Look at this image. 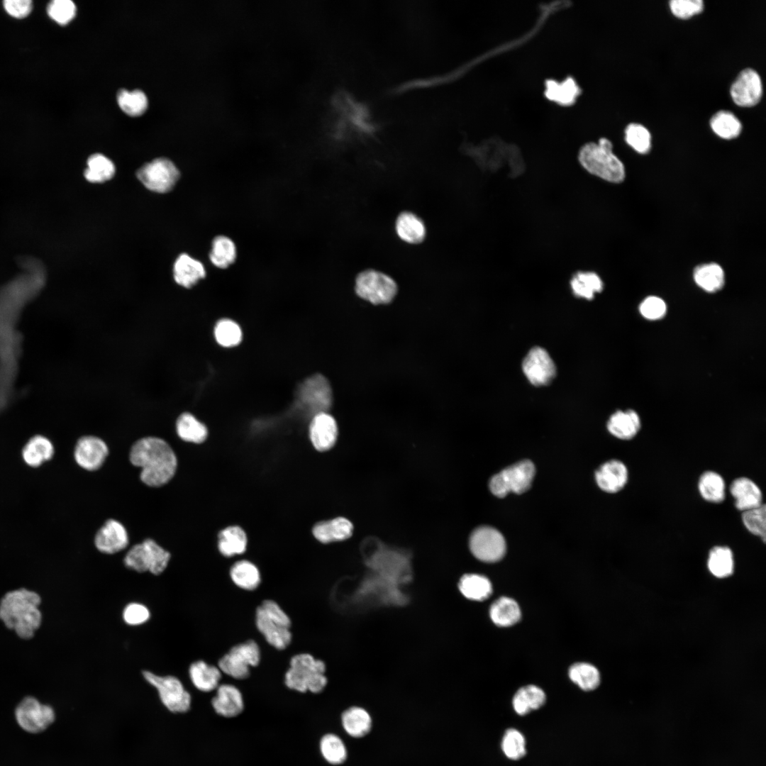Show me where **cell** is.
Masks as SVG:
<instances>
[{
	"label": "cell",
	"mask_w": 766,
	"mask_h": 766,
	"mask_svg": "<svg viewBox=\"0 0 766 766\" xmlns=\"http://www.w3.org/2000/svg\"><path fill=\"white\" fill-rule=\"evenodd\" d=\"M131 463L142 469L140 479L150 487H160L174 475L177 461L170 445L157 437L137 440L130 452Z\"/></svg>",
	"instance_id": "1"
},
{
	"label": "cell",
	"mask_w": 766,
	"mask_h": 766,
	"mask_svg": "<svg viewBox=\"0 0 766 766\" xmlns=\"http://www.w3.org/2000/svg\"><path fill=\"white\" fill-rule=\"evenodd\" d=\"M38 594L24 588L7 592L0 601V619L23 639L34 635L42 622Z\"/></svg>",
	"instance_id": "2"
},
{
	"label": "cell",
	"mask_w": 766,
	"mask_h": 766,
	"mask_svg": "<svg viewBox=\"0 0 766 766\" xmlns=\"http://www.w3.org/2000/svg\"><path fill=\"white\" fill-rule=\"evenodd\" d=\"M580 165L590 174L611 183H620L626 176L624 165L613 152L611 142L600 138L584 144L578 152Z\"/></svg>",
	"instance_id": "3"
},
{
	"label": "cell",
	"mask_w": 766,
	"mask_h": 766,
	"mask_svg": "<svg viewBox=\"0 0 766 766\" xmlns=\"http://www.w3.org/2000/svg\"><path fill=\"white\" fill-rule=\"evenodd\" d=\"M335 111L334 130L343 135L353 133L366 138L375 135L379 130L369 107L349 94L337 98Z\"/></svg>",
	"instance_id": "4"
},
{
	"label": "cell",
	"mask_w": 766,
	"mask_h": 766,
	"mask_svg": "<svg viewBox=\"0 0 766 766\" xmlns=\"http://www.w3.org/2000/svg\"><path fill=\"white\" fill-rule=\"evenodd\" d=\"M326 670L323 660L306 653L296 654L290 660L289 668L284 674V684L299 692L320 693L328 683Z\"/></svg>",
	"instance_id": "5"
},
{
	"label": "cell",
	"mask_w": 766,
	"mask_h": 766,
	"mask_svg": "<svg viewBox=\"0 0 766 766\" xmlns=\"http://www.w3.org/2000/svg\"><path fill=\"white\" fill-rule=\"evenodd\" d=\"M255 625L265 640L277 650H284L290 644L291 619L276 601L266 599L257 606Z\"/></svg>",
	"instance_id": "6"
},
{
	"label": "cell",
	"mask_w": 766,
	"mask_h": 766,
	"mask_svg": "<svg viewBox=\"0 0 766 766\" xmlns=\"http://www.w3.org/2000/svg\"><path fill=\"white\" fill-rule=\"evenodd\" d=\"M143 675L157 690L162 705L168 712L182 715L190 711L192 696L177 677L160 676L148 670L143 671Z\"/></svg>",
	"instance_id": "7"
},
{
	"label": "cell",
	"mask_w": 766,
	"mask_h": 766,
	"mask_svg": "<svg viewBox=\"0 0 766 766\" xmlns=\"http://www.w3.org/2000/svg\"><path fill=\"white\" fill-rule=\"evenodd\" d=\"M397 290V284L390 276L376 270H365L355 278L356 294L373 304L391 302L396 295Z\"/></svg>",
	"instance_id": "8"
},
{
	"label": "cell",
	"mask_w": 766,
	"mask_h": 766,
	"mask_svg": "<svg viewBox=\"0 0 766 766\" xmlns=\"http://www.w3.org/2000/svg\"><path fill=\"white\" fill-rule=\"evenodd\" d=\"M535 472V466L531 461L521 460L494 475L489 481L490 491L500 498L509 492L522 494L531 487Z\"/></svg>",
	"instance_id": "9"
},
{
	"label": "cell",
	"mask_w": 766,
	"mask_h": 766,
	"mask_svg": "<svg viewBox=\"0 0 766 766\" xmlns=\"http://www.w3.org/2000/svg\"><path fill=\"white\" fill-rule=\"evenodd\" d=\"M261 651L253 640L233 646L220 658L218 667L221 672L235 679H245L250 676V668L259 665Z\"/></svg>",
	"instance_id": "10"
},
{
	"label": "cell",
	"mask_w": 766,
	"mask_h": 766,
	"mask_svg": "<svg viewBox=\"0 0 766 766\" xmlns=\"http://www.w3.org/2000/svg\"><path fill=\"white\" fill-rule=\"evenodd\" d=\"M170 553L152 539L133 545L124 558L125 565L138 572L149 571L153 574H161L167 567Z\"/></svg>",
	"instance_id": "11"
},
{
	"label": "cell",
	"mask_w": 766,
	"mask_h": 766,
	"mask_svg": "<svg viewBox=\"0 0 766 766\" xmlns=\"http://www.w3.org/2000/svg\"><path fill=\"white\" fill-rule=\"evenodd\" d=\"M136 175L150 191L166 193L174 188L180 173L170 160L159 157L143 165L138 170Z\"/></svg>",
	"instance_id": "12"
},
{
	"label": "cell",
	"mask_w": 766,
	"mask_h": 766,
	"mask_svg": "<svg viewBox=\"0 0 766 766\" xmlns=\"http://www.w3.org/2000/svg\"><path fill=\"white\" fill-rule=\"evenodd\" d=\"M18 725L26 732L39 733L48 728L55 721L54 709L39 701L36 698L23 699L15 709Z\"/></svg>",
	"instance_id": "13"
},
{
	"label": "cell",
	"mask_w": 766,
	"mask_h": 766,
	"mask_svg": "<svg viewBox=\"0 0 766 766\" xmlns=\"http://www.w3.org/2000/svg\"><path fill=\"white\" fill-rule=\"evenodd\" d=\"M297 402L301 409L313 416L328 412L333 403V394L328 379L315 374L304 380L297 392Z\"/></svg>",
	"instance_id": "14"
},
{
	"label": "cell",
	"mask_w": 766,
	"mask_h": 766,
	"mask_svg": "<svg viewBox=\"0 0 766 766\" xmlns=\"http://www.w3.org/2000/svg\"><path fill=\"white\" fill-rule=\"evenodd\" d=\"M470 551L478 560L494 562L501 560L506 553V542L501 533L490 526H481L471 534Z\"/></svg>",
	"instance_id": "15"
},
{
	"label": "cell",
	"mask_w": 766,
	"mask_h": 766,
	"mask_svg": "<svg viewBox=\"0 0 766 766\" xmlns=\"http://www.w3.org/2000/svg\"><path fill=\"white\" fill-rule=\"evenodd\" d=\"M522 369L528 381L536 387L549 384L556 375L553 360L540 347H534L528 352L523 360Z\"/></svg>",
	"instance_id": "16"
},
{
	"label": "cell",
	"mask_w": 766,
	"mask_h": 766,
	"mask_svg": "<svg viewBox=\"0 0 766 766\" xmlns=\"http://www.w3.org/2000/svg\"><path fill=\"white\" fill-rule=\"evenodd\" d=\"M736 104L743 107L756 105L762 94V84L758 73L751 68L743 70L730 89Z\"/></svg>",
	"instance_id": "17"
},
{
	"label": "cell",
	"mask_w": 766,
	"mask_h": 766,
	"mask_svg": "<svg viewBox=\"0 0 766 766\" xmlns=\"http://www.w3.org/2000/svg\"><path fill=\"white\" fill-rule=\"evenodd\" d=\"M108 453V447L101 438L86 435L80 438L76 444L74 459L82 468L94 471L102 465Z\"/></svg>",
	"instance_id": "18"
},
{
	"label": "cell",
	"mask_w": 766,
	"mask_h": 766,
	"mask_svg": "<svg viewBox=\"0 0 766 766\" xmlns=\"http://www.w3.org/2000/svg\"><path fill=\"white\" fill-rule=\"evenodd\" d=\"M309 436L314 448L326 451L333 447L338 437V426L335 418L328 412L315 414L309 426Z\"/></svg>",
	"instance_id": "19"
},
{
	"label": "cell",
	"mask_w": 766,
	"mask_h": 766,
	"mask_svg": "<svg viewBox=\"0 0 766 766\" xmlns=\"http://www.w3.org/2000/svg\"><path fill=\"white\" fill-rule=\"evenodd\" d=\"M211 706L219 716L234 718L244 709L243 696L240 689L231 684H219L211 699Z\"/></svg>",
	"instance_id": "20"
},
{
	"label": "cell",
	"mask_w": 766,
	"mask_h": 766,
	"mask_svg": "<svg viewBox=\"0 0 766 766\" xmlns=\"http://www.w3.org/2000/svg\"><path fill=\"white\" fill-rule=\"evenodd\" d=\"M94 542L100 552L113 554L127 547L128 536L126 528L120 522L110 519L98 531Z\"/></svg>",
	"instance_id": "21"
},
{
	"label": "cell",
	"mask_w": 766,
	"mask_h": 766,
	"mask_svg": "<svg viewBox=\"0 0 766 766\" xmlns=\"http://www.w3.org/2000/svg\"><path fill=\"white\" fill-rule=\"evenodd\" d=\"M628 479L626 466L618 460L606 462L595 472V479L599 487L610 494L621 491L626 484Z\"/></svg>",
	"instance_id": "22"
},
{
	"label": "cell",
	"mask_w": 766,
	"mask_h": 766,
	"mask_svg": "<svg viewBox=\"0 0 766 766\" xmlns=\"http://www.w3.org/2000/svg\"><path fill=\"white\" fill-rule=\"evenodd\" d=\"M206 275L205 265L187 253L179 255L173 266V277L179 286L189 289Z\"/></svg>",
	"instance_id": "23"
},
{
	"label": "cell",
	"mask_w": 766,
	"mask_h": 766,
	"mask_svg": "<svg viewBox=\"0 0 766 766\" xmlns=\"http://www.w3.org/2000/svg\"><path fill=\"white\" fill-rule=\"evenodd\" d=\"M734 499L735 507L745 511L762 504V494L760 487L750 478L740 477L735 479L729 487Z\"/></svg>",
	"instance_id": "24"
},
{
	"label": "cell",
	"mask_w": 766,
	"mask_h": 766,
	"mask_svg": "<svg viewBox=\"0 0 766 766\" xmlns=\"http://www.w3.org/2000/svg\"><path fill=\"white\" fill-rule=\"evenodd\" d=\"M238 257L237 244L231 236L220 234L213 238L209 259L213 267L219 270H227L236 262Z\"/></svg>",
	"instance_id": "25"
},
{
	"label": "cell",
	"mask_w": 766,
	"mask_h": 766,
	"mask_svg": "<svg viewBox=\"0 0 766 766\" xmlns=\"http://www.w3.org/2000/svg\"><path fill=\"white\" fill-rule=\"evenodd\" d=\"M640 428V418L633 410L617 411L610 416L607 422L609 432L621 440L633 438Z\"/></svg>",
	"instance_id": "26"
},
{
	"label": "cell",
	"mask_w": 766,
	"mask_h": 766,
	"mask_svg": "<svg viewBox=\"0 0 766 766\" xmlns=\"http://www.w3.org/2000/svg\"><path fill=\"white\" fill-rule=\"evenodd\" d=\"M395 230L398 237L409 244H419L423 241L426 228L423 221L411 211H402L395 221Z\"/></svg>",
	"instance_id": "27"
},
{
	"label": "cell",
	"mask_w": 766,
	"mask_h": 766,
	"mask_svg": "<svg viewBox=\"0 0 766 766\" xmlns=\"http://www.w3.org/2000/svg\"><path fill=\"white\" fill-rule=\"evenodd\" d=\"M189 675L194 687L205 693L216 690L222 677V672L218 667L203 660L192 663L189 668Z\"/></svg>",
	"instance_id": "28"
},
{
	"label": "cell",
	"mask_w": 766,
	"mask_h": 766,
	"mask_svg": "<svg viewBox=\"0 0 766 766\" xmlns=\"http://www.w3.org/2000/svg\"><path fill=\"white\" fill-rule=\"evenodd\" d=\"M352 523L344 517H338L317 523L313 528L314 537L323 543L341 541L353 534Z\"/></svg>",
	"instance_id": "29"
},
{
	"label": "cell",
	"mask_w": 766,
	"mask_h": 766,
	"mask_svg": "<svg viewBox=\"0 0 766 766\" xmlns=\"http://www.w3.org/2000/svg\"><path fill=\"white\" fill-rule=\"evenodd\" d=\"M545 96L552 101L562 106L572 105L580 94V88L571 77L562 82L554 79L545 81Z\"/></svg>",
	"instance_id": "30"
},
{
	"label": "cell",
	"mask_w": 766,
	"mask_h": 766,
	"mask_svg": "<svg viewBox=\"0 0 766 766\" xmlns=\"http://www.w3.org/2000/svg\"><path fill=\"white\" fill-rule=\"evenodd\" d=\"M341 724L345 731L353 738H362L372 728V721L370 714L363 708L352 706L341 715Z\"/></svg>",
	"instance_id": "31"
},
{
	"label": "cell",
	"mask_w": 766,
	"mask_h": 766,
	"mask_svg": "<svg viewBox=\"0 0 766 766\" xmlns=\"http://www.w3.org/2000/svg\"><path fill=\"white\" fill-rule=\"evenodd\" d=\"M546 700L544 691L535 685L521 687L512 699L514 711L519 716H525L531 711L539 709Z\"/></svg>",
	"instance_id": "32"
},
{
	"label": "cell",
	"mask_w": 766,
	"mask_h": 766,
	"mask_svg": "<svg viewBox=\"0 0 766 766\" xmlns=\"http://www.w3.org/2000/svg\"><path fill=\"white\" fill-rule=\"evenodd\" d=\"M698 489L701 496L708 502L719 504L725 499V481L716 472H703L698 481Z\"/></svg>",
	"instance_id": "33"
},
{
	"label": "cell",
	"mask_w": 766,
	"mask_h": 766,
	"mask_svg": "<svg viewBox=\"0 0 766 766\" xmlns=\"http://www.w3.org/2000/svg\"><path fill=\"white\" fill-rule=\"evenodd\" d=\"M230 577L238 587L247 591L256 589L261 582L258 568L248 560H240L233 564L230 570Z\"/></svg>",
	"instance_id": "34"
},
{
	"label": "cell",
	"mask_w": 766,
	"mask_h": 766,
	"mask_svg": "<svg viewBox=\"0 0 766 766\" xmlns=\"http://www.w3.org/2000/svg\"><path fill=\"white\" fill-rule=\"evenodd\" d=\"M489 615L492 621L501 627L511 626L521 618V610L517 602L511 598L502 596L491 606Z\"/></svg>",
	"instance_id": "35"
},
{
	"label": "cell",
	"mask_w": 766,
	"mask_h": 766,
	"mask_svg": "<svg viewBox=\"0 0 766 766\" xmlns=\"http://www.w3.org/2000/svg\"><path fill=\"white\" fill-rule=\"evenodd\" d=\"M54 454L52 443L43 435L31 438L23 449L22 455L25 462L31 467H38L50 460Z\"/></svg>",
	"instance_id": "36"
},
{
	"label": "cell",
	"mask_w": 766,
	"mask_h": 766,
	"mask_svg": "<svg viewBox=\"0 0 766 766\" xmlns=\"http://www.w3.org/2000/svg\"><path fill=\"white\" fill-rule=\"evenodd\" d=\"M694 279L703 290L714 293L720 290L724 285V272L716 263L704 264L694 270Z\"/></svg>",
	"instance_id": "37"
},
{
	"label": "cell",
	"mask_w": 766,
	"mask_h": 766,
	"mask_svg": "<svg viewBox=\"0 0 766 766\" xmlns=\"http://www.w3.org/2000/svg\"><path fill=\"white\" fill-rule=\"evenodd\" d=\"M176 431L182 440L194 443H203L208 435L206 426L189 412L179 416L176 421Z\"/></svg>",
	"instance_id": "38"
},
{
	"label": "cell",
	"mask_w": 766,
	"mask_h": 766,
	"mask_svg": "<svg viewBox=\"0 0 766 766\" xmlns=\"http://www.w3.org/2000/svg\"><path fill=\"white\" fill-rule=\"evenodd\" d=\"M247 537L244 531L238 526H230L218 535V548L225 557L240 555L245 551Z\"/></svg>",
	"instance_id": "39"
},
{
	"label": "cell",
	"mask_w": 766,
	"mask_h": 766,
	"mask_svg": "<svg viewBox=\"0 0 766 766\" xmlns=\"http://www.w3.org/2000/svg\"><path fill=\"white\" fill-rule=\"evenodd\" d=\"M459 589L464 596L474 601L485 600L492 592L489 579L477 574L462 576L459 582Z\"/></svg>",
	"instance_id": "40"
},
{
	"label": "cell",
	"mask_w": 766,
	"mask_h": 766,
	"mask_svg": "<svg viewBox=\"0 0 766 766\" xmlns=\"http://www.w3.org/2000/svg\"><path fill=\"white\" fill-rule=\"evenodd\" d=\"M570 286L574 295L588 300H592L596 293H599L603 289V282L600 277L589 271L575 273L570 280Z\"/></svg>",
	"instance_id": "41"
},
{
	"label": "cell",
	"mask_w": 766,
	"mask_h": 766,
	"mask_svg": "<svg viewBox=\"0 0 766 766\" xmlns=\"http://www.w3.org/2000/svg\"><path fill=\"white\" fill-rule=\"evenodd\" d=\"M115 172V165L109 158L102 154L94 153L87 160V167L84 175L89 182L102 183L110 180Z\"/></svg>",
	"instance_id": "42"
},
{
	"label": "cell",
	"mask_w": 766,
	"mask_h": 766,
	"mask_svg": "<svg viewBox=\"0 0 766 766\" xmlns=\"http://www.w3.org/2000/svg\"><path fill=\"white\" fill-rule=\"evenodd\" d=\"M710 572L716 577H728L733 572L734 560L732 550L727 546H714L710 550L707 560Z\"/></svg>",
	"instance_id": "43"
},
{
	"label": "cell",
	"mask_w": 766,
	"mask_h": 766,
	"mask_svg": "<svg viewBox=\"0 0 766 766\" xmlns=\"http://www.w3.org/2000/svg\"><path fill=\"white\" fill-rule=\"evenodd\" d=\"M713 131L723 139H733L739 135L742 124L738 118L731 111H719L710 120Z\"/></svg>",
	"instance_id": "44"
},
{
	"label": "cell",
	"mask_w": 766,
	"mask_h": 766,
	"mask_svg": "<svg viewBox=\"0 0 766 766\" xmlns=\"http://www.w3.org/2000/svg\"><path fill=\"white\" fill-rule=\"evenodd\" d=\"M568 674L570 679L584 691L594 690L600 684L599 672L589 663H575L570 667Z\"/></svg>",
	"instance_id": "45"
},
{
	"label": "cell",
	"mask_w": 766,
	"mask_h": 766,
	"mask_svg": "<svg viewBox=\"0 0 766 766\" xmlns=\"http://www.w3.org/2000/svg\"><path fill=\"white\" fill-rule=\"evenodd\" d=\"M500 747L504 755L511 760H518L527 753L526 740L521 731L515 728L505 730Z\"/></svg>",
	"instance_id": "46"
},
{
	"label": "cell",
	"mask_w": 766,
	"mask_h": 766,
	"mask_svg": "<svg viewBox=\"0 0 766 766\" xmlns=\"http://www.w3.org/2000/svg\"><path fill=\"white\" fill-rule=\"evenodd\" d=\"M319 748L321 755L329 764L338 765L347 759V748L343 740L334 733L324 735L321 738Z\"/></svg>",
	"instance_id": "47"
},
{
	"label": "cell",
	"mask_w": 766,
	"mask_h": 766,
	"mask_svg": "<svg viewBox=\"0 0 766 766\" xmlns=\"http://www.w3.org/2000/svg\"><path fill=\"white\" fill-rule=\"evenodd\" d=\"M116 99L121 110L131 116L142 115L148 105L145 94L139 89L133 91L120 89L117 93Z\"/></svg>",
	"instance_id": "48"
},
{
	"label": "cell",
	"mask_w": 766,
	"mask_h": 766,
	"mask_svg": "<svg viewBox=\"0 0 766 766\" xmlns=\"http://www.w3.org/2000/svg\"><path fill=\"white\" fill-rule=\"evenodd\" d=\"M213 335L216 342L226 348L235 346L242 340V331L239 325L227 318L221 319L216 323Z\"/></svg>",
	"instance_id": "49"
},
{
	"label": "cell",
	"mask_w": 766,
	"mask_h": 766,
	"mask_svg": "<svg viewBox=\"0 0 766 766\" xmlns=\"http://www.w3.org/2000/svg\"><path fill=\"white\" fill-rule=\"evenodd\" d=\"M742 521L745 528L765 543L766 509L764 504L742 512Z\"/></svg>",
	"instance_id": "50"
},
{
	"label": "cell",
	"mask_w": 766,
	"mask_h": 766,
	"mask_svg": "<svg viewBox=\"0 0 766 766\" xmlns=\"http://www.w3.org/2000/svg\"><path fill=\"white\" fill-rule=\"evenodd\" d=\"M626 143L636 152L645 154L651 148V135L648 130L641 124L632 123L625 129Z\"/></svg>",
	"instance_id": "51"
},
{
	"label": "cell",
	"mask_w": 766,
	"mask_h": 766,
	"mask_svg": "<svg viewBox=\"0 0 766 766\" xmlns=\"http://www.w3.org/2000/svg\"><path fill=\"white\" fill-rule=\"evenodd\" d=\"M48 16L59 24L69 23L75 16L76 6L70 0H54L47 8Z\"/></svg>",
	"instance_id": "52"
},
{
	"label": "cell",
	"mask_w": 766,
	"mask_h": 766,
	"mask_svg": "<svg viewBox=\"0 0 766 766\" xmlns=\"http://www.w3.org/2000/svg\"><path fill=\"white\" fill-rule=\"evenodd\" d=\"M667 311L665 302L660 297L650 296L645 298L639 306L640 314L646 319L655 321L665 316Z\"/></svg>",
	"instance_id": "53"
},
{
	"label": "cell",
	"mask_w": 766,
	"mask_h": 766,
	"mask_svg": "<svg viewBox=\"0 0 766 766\" xmlns=\"http://www.w3.org/2000/svg\"><path fill=\"white\" fill-rule=\"evenodd\" d=\"M670 7L675 16L686 19L701 13L704 9V2L701 0H672Z\"/></svg>",
	"instance_id": "54"
},
{
	"label": "cell",
	"mask_w": 766,
	"mask_h": 766,
	"mask_svg": "<svg viewBox=\"0 0 766 766\" xmlns=\"http://www.w3.org/2000/svg\"><path fill=\"white\" fill-rule=\"evenodd\" d=\"M150 611L143 604L131 603L123 611L124 621L131 626H138L145 623L150 618Z\"/></svg>",
	"instance_id": "55"
},
{
	"label": "cell",
	"mask_w": 766,
	"mask_h": 766,
	"mask_svg": "<svg viewBox=\"0 0 766 766\" xmlns=\"http://www.w3.org/2000/svg\"><path fill=\"white\" fill-rule=\"evenodd\" d=\"M4 7L10 16L17 18H22L30 13L32 1L30 0H6L4 1Z\"/></svg>",
	"instance_id": "56"
}]
</instances>
